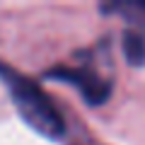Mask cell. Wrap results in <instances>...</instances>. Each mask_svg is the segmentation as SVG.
<instances>
[{
  "label": "cell",
  "instance_id": "obj_1",
  "mask_svg": "<svg viewBox=\"0 0 145 145\" xmlns=\"http://www.w3.org/2000/svg\"><path fill=\"white\" fill-rule=\"evenodd\" d=\"M0 82L10 92L12 104L20 111V116L34 131H39L46 138H61L65 133V123H63L61 111L31 78L22 75L20 70H15L12 65L0 61Z\"/></svg>",
  "mask_w": 145,
  "mask_h": 145
},
{
  "label": "cell",
  "instance_id": "obj_2",
  "mask_svg": "<svg viewBox=\"0 0 145 145\" xmlns=\"http://www.w3.org/2000/svg\"><path fill=\"white\" fill-rule=\"evenodd\" d=\"M46 78L70 82L72 87H78V92L82 94V99L87 104H102L111 94V82L106 78H102L99 72H94L92 68H85V65H80V68L58 65L46 72Z\"/></svg>",
  "mask_w": 145,
  "mask_h": 145
},
{
  "label": "cell",
  "instance_id": "obj_3",
  "mask_svg": "<svg viewBox=\"0 0 145 145\" xmlns=\"http://www.w3.org/2000/svg\"><path fill=\"white\" fill-rule=\"evenodd\" d=\"M104 12H119L131 22H143L145 24V0H126V3H109L102 7Z\"/></svg>",
  "mask_w": 145,
  "mask_h": 145
},
{
  "label": "cell",
  "instance_id": "obj_4",
  "mask_svg": "<svg viewBox=\"0 0 145 145\" xmlns=\"http://www.w3.org/2000/svg\"><path fill=\"white\" fill-rule=\"evenodd\" d=\"M123 53L131 65H143L145 63V39L138 31H126L123 34Z\"/></svg>",
  "mask_w": 145,
  "mask_h": 145
}]
</instances>
